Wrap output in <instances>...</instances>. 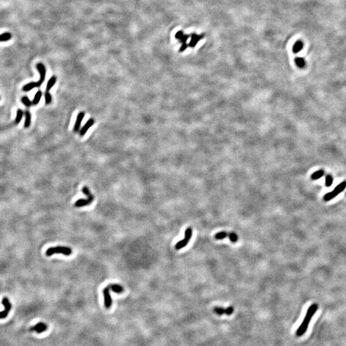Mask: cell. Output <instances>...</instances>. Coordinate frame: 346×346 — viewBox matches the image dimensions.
I'll use <instances>...</instances> for the list:
<instances>
[{
    "label": "cell",
    "instance_id": "1",
    "mask_svg": "<svg viewBox=\"0 0 346 346\" xmlns=\"http://www.w3.org/2000/svg\"><path fill=\"white\" fill-rule=\"evenodd\" d=\"M317 309H318V306L317 304H313L309 307V308L308 309V310H307L306 314L304 320L303 321L302 323H301V324L300 325V326L299 327L296 331V334L298 337L302 336L306 333L307 330H308L309 323L311 320L312 317H313V316L316 313Z\"/></svg>",
    "mask_w": 346,
    "mask_h": 346
},
{
    "label": "cell",
    "instance_id": "2",
    "mask_svg": "<svg viewBox=\"0 0 346 346\" xmlns=\"http://www.w3.org/2000/svg\"><path fill=\"white\" fill-rule=\"evenodd\" d=\"M54 254H62L65 256H69L72 254V249L68 247L57 246L48 249L46 252V255L48 256H51Z\"/></svg>",
    "mask_w": 346,
    "mask_h": 346
},
{
    "label": "cell",
    "instance_id": "3",
    "mask_svg": "<svg viewBox=\"0 0 346 346\" xmlns=\"http://www.w3.org/2000/svg\"><path fill=\"white\" fill-rule=\"evenodd\" d=\"M345 188H346V181H344L342 183H340L339 185H338L334 188L332 192L325 194V196H324V200L326 201H328L331 200L332 199L337 197L340 193L342 192Z\"/></svg>",
    "mask_w": 346,
    "mask_h": 346
},
{
    "label": "cell",
    "instance_id": "4",
    "mask_svg": "<svg viewBox=\"0 0 346 346\" xmlns=\"http://www.w3.org/2000/svg\"><path fill=\"white\" fill-rule=\"evenodd\" d=\"M2 303L5 306V310L0 311V319H4L8 316L11 308H12V304H11L8 298L7 297H4L3 298Z\"/></svg>",
    "mask_w": 346,
    "mask_h": 346
},
{
    "label": "cell",
    "instance_id": "5",
    "mask_svg": "<svg viewBox=\"0 0 346 346\" xmlns=\"http://www.w3.org/2000/svg\"><path fill=\"white\" fill-rule=\"evenodd\" d=\"M36 68H37V69L38 70V72H39V74H40V79L38 82H37V87H39L41 86V85L42 84L43 82H44V80H45L46 70L45 66H44V65L42 63L37 64L36 65Z\"/></svg>",
    "mask_w": 346,
    "mask_h": 346
},
{
    "label": "cell",
    "instance_id": "6",
    "mask_svg": "<svg viewBox=\"0 0 346 346\" xmlns=\"http://www.w3.org/2000/svg\"><path fill=\"white\" fill-rule=\"evenodd\" d=\"M110 288L108 286L106 287L103 291V297H104V303H105V306L106 308L107 309H109L111 308V304H112V300H111V295H110Z\"/></svg>",
    "mask_w": 346,
    "mask_h": 346
},
{
    "label": "cell",
    "instance_id": "7",
    "mask_svg": "<svg viewBox=\"0 0 346 346\" xmlns=\"http://www.w3.org/2000/svg\"><path fill=\"white\" fill-rule=\"evenodd\" d=\"M85 117V112L84 111H80L77 115L76 120L75 122V124L73 128V131L75 133L78 132L80 131V128L82 125V121Z\"/></svg>",
    "mask_w": 346,
    "mask_h": 346
},
{
    "label": "cell",
    "instance_id": "8",
    "mask_svg": "<svg viewBox=\"0 0 346 346\" xmlns=\"http://www.w3.org/2000/svg\"><path fill=\"white\" fill-rule=\"evenodd\" d=\"M47 329H48V326L46 324L44 323V322H40L37 323V324H35V326L31 327L30 330V331H35L37 333L41 334L45 331H46Z\"/></svg>",
    "mask_w": 346,
    "mask_h": 346
},
{
    "label": "cell",
    "instance_id": "9",
    "mask_svg": "<svg viewBox=\"0 0 346 346\" xmlns=\"http://www.w3.org/2000/svg\"><path fill=\"white\" fill-rule=\"evenodd\" d=\"M204 37H205V34L198 35L196 33H192L191 35V40L188 44V46L192 48H194L196 46V44L200 41V40H201Z\"/></svg>",
    "mask_w": 346,
    "mask_h": 346
},
{
    "label": "cell",
    "instance_id": "10",
    "mask_svg": "<svg viewBox=\"0 0 346 346\" xmlns=\"http://www.w3.org/2000/svg\"><path fill=\"white\" fill-rule=\"evenodd\" d=\"M94 122H95V121H94V119L93 118H91L90 119H88L86 123L85 124V125L83 126L80 129V133H79L81 137L84 136L86 134V133L87 132V131L89 130V128H91L94 125Z\"/></svg>",
    "mask_w": 346,
    "mask_h": 346
},
{
    "label": "cell",
    "instance_id": "11",
    "mask_svg": "<svg viewBox=\"0 0 346 346\" xmlns=\"http://www.w3.org/2000/svg\"><path fill=\"white\" fill-rule=\"evenodd\" d=\"M94 198H87V199H80L77 200L75 203V206L77 208L85 206L92 203Z\"/></svg>",
    "mask_w": 346,
    "mask_h": 346
},
{
    "label": "cell",
    "instance_id": "12",
    "mask_svg": "<svg viewBox=\"0 0 346 346\" xmlns=\"http://www.w3.org/2000/svg\"><path fill=\"white\" fill-rule=\"evenodd\" d=\"M108 287H109L110 290H111V291H112L114 292H115V293L121 294L122 292H123V291H124L123 287L121 285H119V284H109Z\"/></svg>",
    "mask_w": 346,
    "mask_h": 346
},
{
    "label": "cell",
    "instance_id": "13",
    "mask_svg": "<svg viewBox=\"0 0 346 346\" xmlns=\"http://www.w3.org/2000/svg\"><path fill=\"white\" fill-rule=\"evenodd\" d=\"M303 48V43L301 41H298L294 44V46L292 48V52L296 54L300 52L302 50Z\"/></svg>",
    "mask_w": 346,
    "mask_h": 346
},
{
    "label": "cell",
    "instance_id": "14",
    "mask_svg": "<svg viewBox=\"0 0 346 346\" xmlns=\"http://www.w3.org/2000/svg\"><path fill=\"white\" fill-rule=\"evenodd\" d=\"M190 240L186 238H184V239L181 240L180 242H178L176 245H175V249L176 250H179L182 249L183 248H184L185 246H186V245H187V244L188 243Z\"/></svg>",
    "mask_w": 346,
    "mask_h": 346
},
{
    "label": "cell",
    "instance_id": "15",
    "mask_svg": "<svg viewBox=\"0 0 346 346\" xmlns=\"http://www.w3.org/2000/svg\"><path fill=\"white\" fill-rule=\"evenodd\" d=\"M56 82H57V77H56V76H53L47 83L46 91H49L51 90V88L55 85Z\"/></svg>",
    "mask_w": 346,
    "mask_h": 346
},
{
    "label": "cell",
    "instance_id": "16",
    "mask_svg": "<svg viewBox=\"0 0 346 346\" xmlns=\"http://www.w3.org/2000/svg\"><path fill=\"white\" fill-rule=\"evenodd\" d=\"M324 170L322 169H321L314 172L311 176V178L313 180H317L318 179H319V178H322L324 176Z\"/></svg>",
    "mask_w": 346,
    "mask_h": 346
},
{
    "label": "cell",
    "instance_id": "17",
    "mask_svg": "<svg viewBox=\"0 0 346 346\" xmlns=\"http://www.w3.org/2000/svg\"><path fill=\"white\" fill-rule=\"evenodd\" d=\"M42 91H40V90L36 92L34 98H33V99L32 105H38V103H39V102H40V101H41V98H42Z\"/></svg>",
    "mask_w": 346,
    "mask_h": 346
},
{
    "label": "cell",
    "instance_id": "18",
    "mask_svg": "<svg viewBox=\"0 0 346 346\" xmlns=\"http://www.w3.org/2000/svg\"><path fill=\"white\" fill-rule=\"evenodd\" d=\"M36 87H38L37 82H30L29 83H28V84L25 85L23 87V90L25 92H28V91L32 90L33 88H36Z\"/></svg>",
    "mask_w": 346,
    "mask_h": 346
},
{
    "label": "cell",
    "instance_id": "19",
    "mask_svg": "<svg viewBox=\"0 0 346 346\" xmlns=\"http://www.w3.org/2000/svg\"><path fill=\"white\" fill-rule=\"evenodd\" d=\"M294 61H295V64H296V65L299 68H304V66L306 65L305 60L303 58L297 57V58H295Z\"/></svg>",
    "mask_w": 346,
    "mask_h": 346
},
{
    "label": "cell",
    "instance_id": "20",
    "mask_svg": "<svg viewBox=\"0 0 346 346\" xmlns=\"http://www.w3.org/2000/svg\"><path fill=\"white\" fill-rule=\"evenodd\" d=\"M25 117H26V119H25V125L24 126L25 128H28L30 126L31 124V114L28 110H26L25 111Z\"/></svg>",
    "mask_w": 346,
    "mask_h": 346
},
{
    "label": "cell",
    "instance_id": "21",
    "mask_svg": "<svg viewBox=\"0 0 346 346\" xmlns=\"http://www.w3.org/2000/svg\"><path fill=\"white\" fill-rule=\"evenodd\" d=\"M228 235H229V233H227L226 231H221L216 233L214 237L216 240H222L225 238L226 237H228Z\"/></svg>",
    "mask_w": 346,
    "mask_h": 346
},
{
    "label": "cell",
    "instance_id": "22",
    "mask_svg": "<svg viewBox=\"0 0 346 346\" xmlns=\"http://www.w3.org/2000/svg\"><path fill=\"white\" fill-rule=\"evenodd\" d=\"M23 111L21 109H18L17 110V114H16V118L15 119V122L16 124H19V122H21L22 118H23Z\"/></svg>",
    "mask_w": 346,
    "mask_h": 346
},
{
    "label": "cell",
    "instance_id": "23",
    "mask_svg": "<svg viewBox=\"0 0 346 346\" xmlns=\"http://www.w3.org/2000/svg\"><path fill=\"white\" fill-rule=\"evenodd\" d=\"M11 37H12V35L10 33H2V34L0 35V42H6L9 41Z\"/></svg>",
    "mask_w": 346,
    "mask_h": 346
},
{
    "label": "cell",
    "instance_id": "24",
    "mask_svg": "<svg viewBox=\"0 0 346 346\" xmlns=\"http://www.w3.org/2000/svg\"><path fill=\"white\" fill-rule=\"evenodd\" d=\"M333 182V178L331 175H328L326 176V180H325V185L327 187H331L332 185Z\"/></svg>",
    "mask_w": 346,
    "mask_h": 346
},
{
    "label": "cell",
    "instance_id": "25",
    "mask_svg": "<svg viewBox=\"0 0 346 346\" xmlns=\"http://www.w3.org/2000/svg\"><path fill=\"white\" fill-rule=\"evenodd\" d=\"M44 97H45V103L46 105L51 104L52 101V96L51 94L49 93V91H46L44 94Z\"/></svg>",
    "mask_w": 346,
    "mask_h": 346
},
{
    "label": "cell",
    "instance_id": "26",
    "mask_svg": "<svg viewBox=\"0 0 346 346\" xmlns=\"http://www.w3.org/2000/svg\"><path fill=\"white\" fill-rule=\"evenodd\" d=\"M21 101L22 103H23L27 107H30L32 105V102L27 96H23L21 99Z\"/></svg>",
    "mask_w": 346,
    "mask_h": 346
},
{
    "label": "cell",
    "instance_id": "27",
    "mask_svg": "<svg viewBox=\"0 0 346 346\" xmlns=\"http://www.w3.org/2000/svg\"><path fill=\"white\" fill-rule=\"evenodd\" d=\"M82 192L84 194L87 198H94L92 193L91 192L90 190L87 187H83L82 188Z\"/></svg>",
    "mask_w": 346,
    "mask_h": 346
},
{
    "label": "cell",
    "instance_id": "28",
    "mask_svg": "<svg viewBox=\"0 0 346 346\" xmlns=\"http://www.w3.org/2000/svg\"><path fill=\"white\" fill-rule=\"evenodd\" d=\"M214 311L219 315H222L226 314V309H224L222 307H215Z\"/></svg>",
    "mask_w": 346,
    "mask_h": 346
},
{
    "label": "cell",
    "instance_id": "29",
    "mask_svg": "<svg viewBox=\"0 0 346 346\" xmlns=\"http://www.w3.org/2000/svg\"><path fill=\"white\" fill-rule=\"evenodd\" d=\"M228 237H229V238H230V241L233 243L237 242L238 241V235L235 233H229Z\"/></svg>",
    "mask_w": 346,
    "mask_h": 346
},
{
    "label": "cell",
    "instance_id": "30",
    "mask_svg": "<svg viewBox=\"0 0 346 346\" xmlns=\"http://www.w3.org/2000/svg\"><path fill=\"white\" fill-rule=\"evenodd\" d=\"M192 235V230L191 228H188L186 229L185 232V238H188V239H191V237Z\"/></svg>",
    "mask_w": 346,
    "mask_h": 346
},
{
    "label": "cell",
    "instance_id": "31",
    "mask_svg": "<svg viewBox=\"0 0 346 346\" xmlns=\"http://www.w3.org/2000/svg\"><path fill=\"white\" fill-rule=\"evenodd\" d=\"M189 37H190L189 35H185V34H184V35H183V37L179 40V41H180V42H181V44L186 43V42H187V40H188V38H189Z\"/></svg>",
    "mask_w": 346,
    "mask_h": 346
},
{
    "label": "cell",
    "instance_id": "32",
    "mask_svg": "<svg viewBox=\"0 0 346 346\" xmlns=\"http://www.w3.org/2000/svg\"><path fill=\"white\" fill-rule=\"evenodd\" d=\"M234 311V309L232 306H229L228 308H227L226 309V314L227 315H230L233 314V312Z\"/></svg>",
    "mask_w": 346,
    "mask_h": 346
},
{
    "label": "cell",
    "instance_id": "33",
    "mask_svg": "<svg viewBox=\"0 0 346 346\" xmlns=\"http://www.w3.org/2000/svg\"><path fill=\"white\" fill-rule=\"evenodd\" d=\"M188 47V44H187V43L182 44L180 49H179V52H183L184 51H185V50H186L187 49Z\"/></svg>",
    "mask_w": 346,
    "mask_h": 346
},
{
    "label": "cell",
    "instance_id": "34",
    "mask_svg": "<svg viewBox=\"0 0 346 346\" xmlns=\"http://www.w3.org/2000/svg\"><path fill=\"white\" fill-rule=\"evenodd\" d=\"M183 35H184V33H183V31H179V32H178L175 34V38H176V39L180 40V38L183 37Z\"/></svg>",
    "mask_w": 346,
    "mask_h": 346
}]
</instances>
